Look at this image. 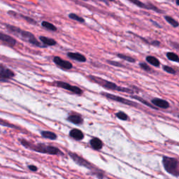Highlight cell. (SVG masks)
I'll return each instance as SVG.
<instances>
[{"instance_id":"cell-1","label":"cell","mask_w":179,"mask_h":179,"mask_svg":"<svg viewBox=\"0 0 179 179\" xmlns=\"http://www.w3.org/2000/svg\"><path fill=\"white\" fill-rule=\"evenodd\" d=\"M6 27L11 32H12L14 35L17 36H19L21 39L24 40V41H26L28 42V43L31 44L32 45L35 46L41 47V48H46V46L44 45H42L40 42L38 41V40L36 39L35 36L33 35L32 33L23 30L18 27L12 26V25H6Z\"/></svg>"},{"instance_id":"cell-2","label":"cell","mask_w":179,"mask_h":179,"mask_svg":"<svg viewBox=\"0 0 179 179\" xmlns=\"http://www.w3.org/2000/svg\"><path fill=\"white\" fill-rule=\"evenodd\" d=\"M21 143L23 146L27 148L34 150L37 152L41 153H46V154L49 155H58L62 154L61 151L59 150V148L54 147L53 146H48L44 144H39L37 145H32L28 143L26 141L23 140L21 141Z\"/></svg>"},{"instance_id":"cell-3","label":"cell","mask_w":179,"mask_h":179,"mask_svg":"<svg viewBox=\"0 0 179 179\" xmlns=\"http://www.w3.org/2000/svg\"><path fill=\"white\" fill-rule=\"evenodd\" d=\"M162 164L168 173L178 177L179 175V165L177 159L165 156L162 159Z\"/></svg>"},{"instance_id":"cell-4","label":"cell","mask_w":179,"mask_h":179,"mask_svg":"<svg viewBox=\"0 0 179 179\" xmlns=\"http://www.w3.org/2000/svg\"><path fill=\"white\" fill-rule=\"evenodd\" d=\"M103 82L100 83V84L102 83V86L104 87V88L108 89V90H117V91H121L123 92V93H134V91L132 90L127 88H123V87L118 86L116 83H114L108 81V80H102Z\"/></svg>"},{"instance_id":"cell-5","label":"cell","mask_w":179,"mask_h":179,"mask_svg":"<svg viewBox=\"0 0 179 179\" xmlns=\"http://www.w3.org/2000/svg\"><path fill=\"white\" fill-rule=\"evenodd\" d=\"M102 95L106 97L108 99L114 100V101L120 102V103H122L123 104H126V105L131 106H137V104L135 103L132 101H130V100L125 99V98H123L121 97H119V96L112 95V94H109L107 93H102Z\"/></svg>"},{"instance_id":"cell-6","label":"cell","mask_w":179,"mask_h":179,"mask_svg":"<svg viewBox=\"0 0 179 179\" xmlns=\"http://www.w3.org/2000/svg\"><path fill=\"white\" fill-rule=\"evenodd\" d=\"M55 85L59 88L71 91L73 93L76 94V95H82L83 94V90L80 88H78L77 86H71V85L63 81H56L55 82Z\"/></svg>"},{"instance_id":"cell-7","label":"cell","mask_w":179,"mask_h":179,"mask_svg":"<svg viewBox=\"0 0 179 179\" xmlns=\"http://www.w3.org/2000/svg\"><path fill=\"white\" fill-rule=\"evenodd\" d=\"M70 157H71V159H73L74 161L76 162L78 165H79L80 166H82V167H86L87 169H93V166L90 162H88V161H86V159H84L83 158H82L81 157L78 156V155L75 154V153H69Z\"/></svg>"},{"instance_id":"cell-8","label":"cell","mask_w":179,"mask_h":179,"mask_svg":"<svg viewBox=\"0 0 179 179\" xmlns=\"http://www.w3.org/2000/svg\"><path fill=\"white\" fill-rule=\"evenodd\" d=\"M128 1L130 2L131 3H132L133 4H134V5H136V6H138V7L146 8V9H149V10H153L157 13H162V11L159 10L158 8L151 4H145L144 3H143L142 2L139 1V0H128Z\"/></svg>"},{"instance_id":"cell-9","label":"cell","mask_w":179,"mask_h":179,"mask_svg":"<svg viewBox=\"0 0 179 179\" xmlns=\"http://www.w3.org/2000/svg\"><path fill=\"white\" fill-rule=\"evenodd\" d=\"M53 62H54L55 64L59 67L62 69H66V70H69L71 69L72 67H73V65L69 61H66L64 60L58 56H55L53 57Z\"/></svg>"},{"instance_id":"cell-10","label":"cell","mask_w":179,"mask_h":179,"mask_svg":"<svg viewBox=\"0 0 179 179\" xmlns=\"http://www.w3.org/2000/svg\"><path fill=\"white\" fill-rule=\"evenodd\" d=\"M15 76V73L12 70L6 67L3 65H0V77L4 79L8 80L10 78H14Z\"/></svg>"},{"instance_id":"cell-11","label":"cell","mask_w":179,"mask_h":179,"mask_svg":"<svg viewBox=\"0 0 179 179\" xmlns=\"http://www.w3.org/2000/svg\"><path fill=\"white\" fill-rule=\"evenodd\" d=\"M0 41H3L10 47H14L17 43L16 40L14 38L2 32H0Z\"/></svg>"},{"instance_id":"cell-12","label":"cell","mask_w":179,"mask_h":179,"mask_svg":"<svg viewBox=\"0 0 179 179\" xmlns=\"http://www.w3.org/2000/svg\"><path fill=\"white\" fill-rule=\"evenodd\" d=\"M151 103H152L153 105L158 108H164V109H167L169 107V104L167 101H166L165 99H159V98H155V99H153L151 100Z\"/></svg>"},{"instance_id":"cell-13","label":"cell","mask_w":179,"mask_h":179,"mask_svg":"<svg viewBox=\"0 0 179 179\" xmlns=\"http://www.w3.org/2000/svg\"><path fill=\"white\" fill-rule=\"evenodd\" d=\"M67 56L74 60H76L80 62H86V57L83 55L79 53H68Z\"/></svg>"},{"instance_id":"cell-14","label":"cell","mask_w":179,"mask_h":179,"mask_svg":"<svg viewBox=\"0 0 179 179\" xmlns=\"http://www.w3.org/2000/svg\"><path fill=\"white\" fill-rule=\"evenodd\" d=\"M69 136L72 137L74 139L80 141L82 140L84 138V134L81 131L79 130L78 129H73L70 131Z\"/></svg>"},{"instance_id":"cell-15","label":"cell","mask_w":179,"mask_h":179,"mask_svg":"<svg viewBox=\"0 0 179 179\" xmlns=\"http://www.w3.org/2000/svg\"><path fill=\"white\" fill-rule=\"evenodd\" d=\"M90 144L92 148L97 150H99L100 149H102V146H103V143H102V141L98 138H92L90 141Z\"/></svg>"},{"instance_id":"cell-16","label":"cell","mask_w":179,"mask_h":179,"mask_svg":"<svg viewBox=\"0 0 179 179\" xmlns=\"http://www.w3.org/2000/svg\"><path fill=\"white\" fill-rule=\"evenodd\" d=\"M67 120L74 124L76 125H81L83 123L82 117L79 115H71L67 118Z\"/></svg>"},{"instance_id":"cell-17","label":"cell","mask_w":179,"mask_h":179,"mask_svg":"<svg viewBox=\"0 0 179 179\" xmlns=\"http://www.w3.org/2000/svg\"><path fill=\"white\" fill-rule=\"evenodd\" d=\"M39 40L41 41L42 44H44V46H52L56 45L57 42L55 40L53 39H50V38H48L46 37H44V36H41L39 37Z\"/></svg>"},{"instance_id":"cell-18","label":"cell","mask_w":179,"mask_h":179,"mask_svg":"<svg viewBox=\"0 0 179 179\" xmlns=\"http://www.w3.org/2000/svg\"><path fill=\"white\" fill-rule=\"evenodd\" d=\"M146 59V61L148 62L149 64L154 66V67H159V65H160V62H159V59L154 56H151V55H150V56H147Z\"/></svg>"},{"instance_id":"cell-19","label":"cell","mask_w":179,"mask_h":179,"mask_svg":"<svg viewBox=\"0 0 179 179\" xmlns=\"http://www.w3.org/2000/svg\"><path fill=\"white\" fill-rule=\"evenodd\" d=\"M41 135L43 137L49 138L50 140H55L57 138V135L55 133L50 131H43L41 132Z\"/></svg>"},{"instance_id":"cell-20","label":"cell","mask_w":179,"mask_h":179,"mask_svg":"<svg viewBox=\"0 0 179 179\" xmlns=\"http://www.w3.org/2000/svg\"><path fill=\"white\" fill-rule=\"evenodd\" d=\"M41 25L42 27L47 29H48V30L53 31V32H55L57 30V27H55L54 25L49 22H47V21H43L41 23Z\"/></svg>"},{"instance_id":"cell-21","label":"cell","mask_w":179,"mask_h":179,"mask_svg":"<svg viewBox=\"0 0 179 179\" xmlns=\"http://www.w3.org/2000/svg\"><path fill=\"white\" fill-rule=\"evenodd\" d=\"M131 97H132V98H134V99H136V100H138V101H139V102H142V103L144 104H145V105L148 106H149V107H150V108H153V109H157V107H155V106H153L152 105V104H150V103H148V102L146 101V100H144V99H142L141 97H138V96H136V95H132V96H131Z\"/></svg>"},{"instance_id":"cell-22","label":"cell","mask_w":179,"mask_h":179,"mask_svg":"<svg viewBox=\"0 0 179 179\" xmlns=\"http://www.w3.org/2000/svg\"><path fill=\"white\" fill-rule=\"evenodd\" d=\"M166 56H167V58L171 61L176 62H178L179 61L178 55H176V53H174L172 52L167 53V54H166Z\"/></svg>"},{"instance_id":"cell-23","label":"cell","mask_w":179,"mask_h":179,"mask_svg":"<svg viewBox=\"0 0 179 179\" xmlns=\"http://www.w3.org/2000/svg\"><path fill=\"white\" fill-rule=\"evenodd\" d=\"M165 18L166 21H167L168 23H169V24L171 25V26H173L174 27H178V23L175 20V19L171 18V16H166L165 17Z\"/></svg>"},{"instance_id":"cell-24","label":"cell","mask_w":179,"mask_h":179,"mask_svg":"<svg viewBox=\"0 0 179 179\" xmlns=\"http://www.w3.org/2000/svg\"><path fill=\"white\" fill-rule=\"evenodd\" d=\"M117 56L118 57H120V58L124 59V60L127 61V62H131V63H134L136 62L135 59L133 58V57H132L130 56H127V55H123V54H119L117 55Z\"/></svg>"},{"instance_id":"cell-25","label":"cell","mask_w":179,"mask_h":179,"mask_svg":"<svg viewBox=\"0 0 179 179\" xmlns=\"http://www.w3.org/2000/svg\"><path fill=\"white\" fill-rule=\"evenodd\" d=\"M69 18H71V20H76L79 23H84L85 22V20L83 18H81V17L77 16V15L75 14H73V13H71V14H70L69 15Z\"/></svg>"},{"instance_id":"cell-26","label":"cell","mask_w":179,"mask_h":179,"mask_svg":"<svg viewBox=\"0 0 179 179\" xmlns=\"http://www.w3.org/2000/svg\"><path fill=\"white\" fill-rule=\"evenodd\" d=\"M163 69L164 71L167 72L168 74H173V75H175L176 74V71L174 70L173 68L169 67V66H167V65H164L163 66Z\"/></svg>"},{"instance_id":"cell-27","label":"cell","mask_w":179,"mask_h":179,"mask_svg":"<svg viewBox=\"0 0 179 179\" xmlns=\"http://www.w3.org/2000/svg\"><path fill=\"white\" fill-rule=\"evenodd\" d=\"M116 115L117 118L120 119V120H127V119H128V116H127V115L126 114H125V113L123 112V111L118 112Z\"/></svg>"},{"instance_id":"cell-28","label":"cell","mask_w":179,"mask_h":179,"mask_svg":"<svg viewBox=\"0 0 179 179\" xmlns=\"http://www.w3.org/2000/svg\"><path fill=\"white\" fill-rule=\"evenodd\" d=\"M138 65H139V67L141 68L142 69H144V71H152V69H151V68L149 67V66L148 65H146V63H144V62H141V63H139L138 64Z\"/></svg>"},{"instance_id":"cell-29","label":"cell","mask_w":179,"mask_h":179,"mask_svg":"<svg viewBox=\"0 0 179 179\" xmlns=\"http://www.w3.org/2000/svg\"><path fill=\"white\" fill-rule=\"evenodd\" d=\"M20 16L22 17L23 18H24L25 20L27 21V22H28L29 23H31V24H35V25H36L37 24V21H35V20H34L33 18H29V17H27V16H22V15H20Z\"/></svg>"},{"instance_id":"cell-30","label":"cell","mask_w":179,"mask_h":179,"mask_svg":"<svg viewBox=\"0 0 179 179\" xmlns=\"http://www.w3.org/2000/svg\"><path fill=\"white\" fill-rule=\"evenodd\" d=\"M107 62L110 65H111L113 66H116V67H123L124 65H122V64L120 62H115V61H111V60H107Z\"/></svg>"},{"instance_id":"cell-31","label":"cell","mask_w":179,"mask_h":179,"mask_svg":"<svg viewBox=\"0 0 179 179\" xmlns=\"http://www.w3.org/2000/svg\"><path fill=\"white\" fill-rule=\"evenodd\" d=\"M28 168L29 169L31 170V171H37V167H36V166H34V165H29Z\"/></svg>"},{"instance_id":"cell-32","label":"cell","mask_w":179,"mask_h":179,"mask_svg":"<svg viewBox=\"0 0 179 179\" xmlns=\"http://www.w3.org/2000/svg\"><path fill=\"white\" fill-rule=\"evenodd\" d=\"M151 44L154 46H159L160 45V42L159 41H153V42H151Z\"/></svg>"},{"instance_id":"cell-33","label":"cell","mask_w":179,"mask_h":179,"mask_svg":"<svg viewBox=\"0 0 179 179\" xmlns=\"http://www.w3.org/2000/svg\"><path fill=\"white\" fill-rule=\"evenodd\" d=\"M6 123L4 122V121L0 120V124L2 125H4V126H7V127H14V125H9V124H6Z\"/></svg>"},{"instance_id":"cell-34","label":"cell","mask_w":179,"mask_h":179,"mask_svg":"<svg viewBox=\"0 0 179 179\" xmlns=\"http://www.w3.org/2000/svg\"><path fill=\"white\" fill-rule=\"evenodd\" d=\"M7 81H8V80H6V79H4V78H2L0 77V82H7Z\"/></svg>"},{"instance_id":"cell-35","label":"cell","mask_w":179,"mask_h":179,"mask_svg":"<svg viewBox=\"0 0 179 179\" xmlns=\"http://www.w3.org/2000/svg\"><path fill=\"white\" fill-rule=\"evenodd\" d=\"M99 1H102V2H106L107 1H112V0H99Z\"/></svg>"},{"instance_id":"cell-36","label":"cell","mask_w":179,"mask_h":179,"mask_svg":"<svg viewBox=\"0 0 179 179\" xmlns=\"http://www.w3.org/2000/svg\"><path fill=\"white\" fill-rule=\"evenodd\" d=\"M176 5H177V6H178V5H179V2H178V0H176Z\"/></svg>"},{"instance_id":"cell-37","label":"cell","mask_w":179,"mask_h":179,"mask_svg":"<svg viewBox=\"0 0 179 179\" xmlns=\"http://www.w3.org/2000/svg\"><path fill=\"white\" fill-rule=\"evenodd\" d=\"M83 1H88V0H83Z\"/></svg>"},{"instance_id":"cell-38","label":"cell","mask_w":179,"mask_h":179,"mask_svg":"<svg viewBox=\"0 0 179 179\" xmlns=\"http://www.w3.org/2000/svg\"><path fill=\"white\" fill-rule=\"evenodd\" d=\"M112 1H113V0H112Z\"/></svg>"}]
</instances>
